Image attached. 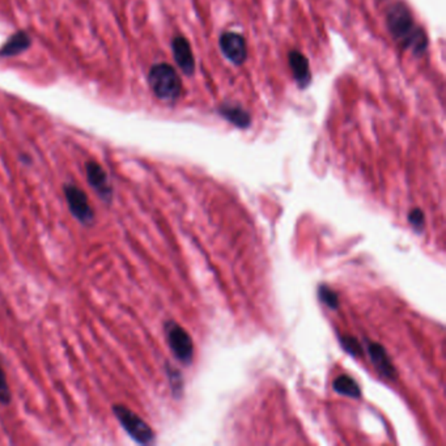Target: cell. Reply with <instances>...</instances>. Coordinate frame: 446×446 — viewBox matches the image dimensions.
Here are the masks:
<instances>
[{
    "instance_id": "obj_1",
    "label": "cell",
    "mask_w": 446,
    "mask_h": 446,
    "mask_svg": "<svg viewBox=\"0 0 446 446\" xmlns=\"http://www.w3.org/2000/svg\"><path fill=\"white\" fill-rule=\"evenodd\" d=\"M386 27L391 37L403 49L423 55L428 46L426 32L417 27L412 13L402 1L393 3L386 12Z\"/></svg>"
},
{
    "instance_id": "obj_2",
    "label": "cell",
    "mask_w": 446,
    "mask_h": 446,
    "mask_svg": "<svg viewBox=\"0 0 446 446\" xmlns=\"http://www.w3.org/2000/svg\"><path fill=\"white\" fill-rule=\"evenodd\" d=\"M149 87L155 96L165 102H174L182 93V81L177 71L168 63H158L151 67Z\"/></svg>"
},
{
    "instance_id": "obj_3",
    "label": "cell",
    "mask_w": 446,
    "mask_h": 446,
    "mask_svg": "<svg viewBox=\"0 0 446 446\" xmlns=\"http://www.w3.org/2000/svg\"><path fill=\"white\" fill-rule=\"evenodd\" d=\"M113 412L119 424L129 433V436L140 445H151L155 442V432L152 428L134 411L123 405H114Z\"/></svg>"
},
{
    "instance_id": "obj_4",
    "label": "cell",
    "mask_w": 446,
    "mask_h": 446,
    "mask_svg": "<svg viewBox=\"0 0 446 446\" xmlns=\"http://www.w3.org/2000/svg\"><path fill=\"white\" fill-rule=\"evenodd\" d=\"M63 193L72 216L83 225H93L96 218L95 211L92 209L88 195L84 193V190L74 183H66L63 186Z\"/></svg>"
},
{
    "instance_id": "obj_5",
    "label": "cell",
    "mask_w": 446,
    "mask_h": 446,
    "mask_svg": "<svg viewBox=\"0 0 446 446\" xmlns=\"http://www.w3.org/2000/svg\"><path fill=\"white\" fill-rule=\"evenodd\" d=\"M164 328L169 347L172 349L173 355L177 357L181 363L186 365L191 364L194 357V344L188 331L181 328L174 321H168Z\"/></svg>"
},
{
    "instance_id": "obj_6",
    "label": "cell",
    "mask_w": 446,
    "mask_h": 446,
    "mask_svg": "<svg viewBox=\"0 0 446 446\" xmlns=\"http://www.w3.org/2000/svg\"><path fill=\"white\" fill-rule=\"evenodd\" d=\"M218 45H220V50H221L223 55L230 63H233L236 66H241L248 60L246 41L241 34H238L236 32H225V33H223L220 36Z\"/></svg>"
},
{
    "instance_id": "obj_7",
    "label": "cell",
    "mask_w": 446,
    "mask_h": 446,
    "mask_svg": "<svg viewBox=\"0 0 446 446\" xmlns=\"http://www.w3.org/2000/svg\"><path fill=\"white\" fill-rule=\"evenodd\" d=\"M85 173H87V181L90 188L99 194L102 202L110 203L113 199V188L110 185L105 169L96 161H88L85 164Z\"/></svg>"
},
{
    "instance_id": "obj_8",
    "label": "cell",
    "mask_w": 446,
    "mask_h": 446,
    "mask_svg": "<svg viewBox=\"0 0 446 446\" xmlns=\"http://www.w3.org/2000/svg\"><path fill=\"white\" fill-rule=\"evenodd\" d=\"M172 51H173V58L176 60L179 70L182 71L185 75L191 76L195 72V60L193 55V50L188 43V41L177 36L172 40Z\"/></svg>"
},
{
    "instance_id": "obj_9",
    "label": "cell",
    "mask_w": 446,
    "mask_h": 446,
    "mask_svg": "<svg viewBox=\"0 0 446 446\" xmlns=\"http://www.w3.org/2000/svg\"><path fill=\"white\" fill-rule=\"evenodd\" d=\"M289 69L292 71L293 79L298 83V88L305 90L312 83V71L307 57L298 50H292L288 54Z\"/></svg>"
},
{
    "instance_id": "obj_10",
    "label": "cell",
    "mask_w": 446,
    "mask_h": 446,
    "mask_svg": "<svg viewBox=\"0 0 446 446\" xmlns=\"http://www.w3.org/2000/svg\"><path fill=\"white\" fill-rule=\"evenodd\" d=\"M368 354L370 356L372 363L376 365L381 375H384V376L386 377V378H390V379H394L397 377V370H396L394 365L391 364L390 357L387 356L385 348L382 347L381 344L370 342L368 344Z\"/></svg>"
},
{
    "instance_id": "obj_11",
    "label": "cell",
    "mask_w": 446,
    "mask_h": 446,
    "mask_svg": "<svg viewBox=\"0 0 446 446\" xmlns=\"http://www.w3.org/2000/svg\"><path fill=\"white\" fill-rule=\"evenodd\" d=\"M220 116L227 119L232 125H235L238 129H248L251 123V117L246 110L237 104H223L218 108Z\"/></svg>"
},
{
    "instance_id": "obj_12",
    "label": "cell",
    "mask_w": 446,
    "mask_h": 446,
    "mask_svg": "<svg viewBox=\"0 0 446 446\" xmlns=\"http://www.w3.org/2000/svg\"><path fill=\"white\" fill-rule=\"evenodd\" d=\"M30 45H32V40L29 36L25 32H18L6 42L3 49L0 50V55L3 57L18 55L20 53H24L25 50L29 49Z\"/></svg>"
},
{
    "instance_id": "obj_13",
    "label": "cell",
    "mask_w": 446,
    "mask_h": 446,
    "mask_svg": "<svg viewBox=\"0 0 446 446\" xmlns=\"http://www.w3.org/2000/svg\"><path fill=\"white\" fill-rule=\"evenodd\" d=\"M334 390L342 394V396H347L351 398H360L361 397V390L360 386L357 385L356 381L352 379L351 377L348 376H339L337 379L334 381Z\"/></svg>"
},
{
    "instance_id": "obj_14",
    "label": "cell",
    "mask_w": 446,
    "mask_h": 446,
    "mask_svg": "<svg viewBox=\"0 0 446 446\" xmlns=\"http://www.w3.org/2000/svg\"><path fill=\"white\" fill-rule=\"evenodd\" d=\"M318 296H319V300L330 309L335 310L339 307V298H337V292H334L328 286H319Z\"/></svg>"
},
{
    "instance_id": "obj_15",
    "label": "cell",
    "mask_w": 446,
    "mask_h": 446,
    "mask_svg": "<svg viewBox=\"0 0 446 446\" xmlns=\"http://www.w3.org/2000/svg\"><path fill=\"white\" fill-rule=\"evenodd\" d=\"M167 373H168L169 382H170L173 396L179 397L182 394V389H183V379H182L181 373L177 369H174L170 365H167Z\"/></svg>"
},
{
    "instance_id": "obj_16",
    "label": "cell",
    "mask_w": 446,
    "mask_h": 446,
    "mask_svg": "<svg viewBox=\"0 0 446 446\" xmlns=\"http://www.w3.org/2000/svg\"><path fill=\"white\" fill-rule=\"evenodd\" d=\"M11 400H12V394H11L10 385L4 373V369L0 365V405L8 406Z\"/></svg>"
},
{
    "instance_id": "obj_17",
    "label": "cell",
    "mask_w": 446,
    "mask_h": 446,
    "mask_svg": "<svg viewBox=\"0 0 446 446\" xmlns=\"http://www.w3.org/2000/svg\"><path fill=\"white\" fill-rule=\"evenodd\" d=\"M340 344L347 351L349 355L354 357L360 356L363 354V347L358 343L356 337H340Z\"/></svg>"
},
{
    "instance_id": "obj_18",
    "label": "cell",
    "mask_w": 446,
    "mask_h": 446,
    "mask_svg": "<svg viewBox=\"0 0 446 446\" xmlns=\"http://www.w3.org/2000/svg\"><path fill=\"white\" fill-rule=\"evenodd\" d=\"M408 221L417 232H423L426 225V218L424 214L420 209H414L408 214Z\"/></svg>"
}]
</instances>
